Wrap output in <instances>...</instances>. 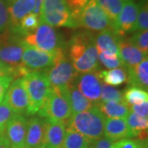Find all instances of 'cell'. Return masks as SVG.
<instances>
[{"label": "cell", "mask_w": 148, "mask_h": 148, "mask_svg": "<svg viewBox=\"0 0 148 148\" xmlns=\"http://www.w3.org/2000/svg\"><path fill=\"white\" fill-rule=\"evenodd\" d=\"M66 48L69 50L68 58L77 73L98 72V51L95 45V36L90 31L75 32Z\"/></svg>", "instance_id": "6da1fadb"}, {"label": "cell", "mask_w": 148, "mask_h": 148, "mask_svg": "<svg viewBox=\"0 0 148 148\" xmlns=\"http://www.w3.org/2000/svg\"><path fill=\"white\" fill-rule=\"evenodd\" d=\"M105 121L106 117L94 105L87 110L72 114L66 122V125L67 127L80 133L92 143L104 137Z\"/></svg>", "instance_id": "7a4b0ae2"}, {"label": "cell", "mask_w": 148, "mask_h": 148, "mask_svg": "<svg viewBox=\"0 0 148 148\" xmlns=\"http://www.w3.org/2000/svg\"><path fill=\"white\" fill-rule=\"evenodd\" d=\"M27 45L49 53L64 51L67 46L62 36L54 27L40 22L36 29L23 38Z\"/></svg>", "instance_id": "3957f363"}, {"label": "cell", "mask_w": 148, "mask_h": 148, "mask_svg": "<svg viewBox=\"0 0 148 148\" xmlns=\"http://www.w3.org/2000/svg\"><path fill=\"white\" fill-rule=\"evenodd\" d=\"M22 77L29 101V116H33L44 106L50 86L44 72H32Z\"/></svg>", "instance_id": "277c9868"}, {"label": "cell", "mask_w": 148, "mask_h": 148, "mask_svg": "<svg viewBox=\"0 0 148 148\" xmlns=\"http://www.w3.org/2000/svg\"><path fill=\"white\" fill-rule=\"evenodd\" d=\"M40 20L53 27L77 28L72 10L66 0H45L40 9Z\"/></svg>", "instance_id": "5b68a950"}, {"label": "cell", "mask_w": 148, "mask_h": 148, "mask_svg": "<svg viewBox=\"0 0 148 148\" xmlns=\"http://www.w3.org/2000/svg\"><path fill=\"white\" fill-rule=\"evenodd\" d=\"M73 19L77 27H83L90 32L113 30V22L95 0H89Z\"/></svg>", "instance_id": "8992f818"}, {"label": "cell", "mask_w": 148, "mask_h": 148, "mask_svg": "<svg viewBox=\"0 0 148 148\" xmlns=\"http://www.w3.org/2000/svg\"><path fill=\"white\" fill-rule=\"evenodd\" d=\"M47 77L50 88L62 90L73 84L78 73L74 69L71 61L63 51L49 68L43 71Z\"/></svg>", "instance_id": "52a82bcc"}, {"label": "cell", "mask_w": 148, "mask_h": 148, "mask_svg": "<svg viewBox=\"0 0 148 148\" xmlns=\"http://www.w3.org/2000/svg\"><path fill=\"white\" fill-rule=\"evenodd\" d=\"M65 89L50 88L44 106L37 113L38 115L53 121L68 120L72 115V110L66 96Z\"/></svg>", "instance_id": "ba28073f"}, {"label": "cell", "mask_w": 148, "mask_h": 148, "mask_svg": "<svg viewBox=\"0 0 148 148\" xmlns=\"http://www.w3.org/2000/svg\"><path fill=\"white\" fill-rule=\"evenodd\" d=\"M61 52L63 51L49 53L31 46L26 43L21 58V68L26 74L32 72H43L53 65Z\"/></svg>", "instance_id": "9c48e42d"}, {"label": "cell", "mask_w": 148, "mask_h": 148, "mask_svg": "<svg viewBox=\"0 0 148 148\" xmlns=\"http://www.w3.org/2000/svg\"><path fill=\"white\" fill-rule=\"evenodd\" d=\"M26 42L20 36L4 34L0 37V60L16 70L21 67Z\"/></svg>", "instance_id": "30bf717a"}, {"label": "cell", "mask_w": 148, "mask_h": 148, "mask_svg": "<svg viewBox=\"0 0 148 148\" xmlns=\"http://www.w3.org/2000/svg\"><path fill=\"white\" fill-rule=\"evenodd\" d=\"M3 100L14 113L29 116V101L22 77L13 80Z\"/></svg>", "instance_id": "8fae6325"}, {"label": "cell", "mask_w": 148, "mask_h": 148, "mask_svg": "<svg viewBox=\"0 0 148 148\" xmlns=\"http://www.w3.org/2000/svg\"><path fill=\"white\" fill-rule=\"evenodd\" d=\"M138 18V4L133 0H128L122 8L113 25V31L119 37L130 32H136Z\"/></svg>", "instance_id": "7c38bea8"}, {"label": "cell", "mask_w": 148, "mask_h": 148, "mask_svg": "<svg viewBox=\"0 0 148 148\" xmlns=\"http://www.w3.org/2000/svg\"><path fill=\"white\" fill-rule=\"evenodd\" d=\"M74 84L91 103L97 104L101 101L102 83L98 76V72L80 74L77 77Z\"/></svg>", "instance_id": "4fadbf2b"}, {"label": "cell", "mask_w": 148, "mask_h": 148, "mask_svg": "<svg viewBox=\"0 0 148 148\" xmlns=\"http://www.w3.org/2000/svg\"><path fill=\"white\" fill-rule=\"evenodd\" d=\"M27 118L20 114H15L6 125L3 139L10 147L25 144L27 127Z\"/></svg>", "instance_id": "5bb4252c"}, {"label": "cell", "mask_w": 148, "mask_h": 148, "mask_svg": "<svg viewBox=\"0 0 148 148\" xmlns=\"http://www.w3.org/2000/svg\"><path fill=\"white\" fill-rule=\"evenodd\" d=\"M66 128V121H53L44 119L43 146L47 148H61Z\"/></svg>", "instance_id": "9a60e30c"}, {"label": "cell", "mask_w": 148, "mask_h": 148, "mask_svg": "<svg viewBox=\"0 0 148 148\" xmlns=\"http://www.w3.org/2000/svg\"><path fill=\"white\" fill-rule=\"evenodd\" d=\"M8 12L9 16L8 29L9 32L16 29L21 19L27 14L33 12L36 1L35 0H7Z\"/></svg>", "instance_id": "2e32d148"}, {"label": "cell", "mask_w": 148, "mask_h": 148, "mask_svg": "<svg viewBox=\"0 0 148 148\" xmlns=\"http://www.w3.org/2000/svg\"><path fill=\"white\" fill-rule=\"evenodd\" d=\"M119 57L121 60L122 65L130 69L147 58V53L140 51L128 39L121 37L119 40Z\"/></svg>", "instance_id": "e0dca14e"}, {"label": "cell", "mask_w": 148, "mask_h": 148, "mask_svg": "<svg viewBox=\"0 0 148 148\" xmlns=\"http://www.w3.org/2000/svg\"><path fill=\"white\" fill-rule=\"evenodd\" d=\"M104 136L112 142L123 138H133L125 118L108 119L106 118L104 125Z\"/></svg>", "instance_id": "ac0fdd59"}, {"label": "cell", "mask_w": 148, "mask_h": 148, "mask_svg": "<svg viewBox=\"0 0 148 148\" xmlns=\"http://www.w3.org/2000/svg\"><path fill=\"white\" fill-rule=\"evenodd\" d=\"M120 38L112 29L105 30L97 34L95 36V45L98 53L119 55V40Z\"/></svg>", "instance_id": "d6986e66"}, {"label": "cell", "mask_w": 148, "mask_h": 148, "mask_svg": "<svg viewBox=\"0 0 148 148\" xmlns=\"http://www.w3.org/2000/svg\"><path fill=\"white\" fill-rule=\"evenodd\" d=\"M44 136V119L32 116L27 121L25 145L27 148H36L42 145Z\"/></svg>", "instance_id": "ffe728a7"}, {"label": "cell", "mask_w": 148, "mask_h": 148, "mask_svg": "<svg viewBox=\"0 0 148 148\" xmlns=\"http://www.w3.org/2000/svg\"><path fill=\"white\" fill-rule=\"evenodd\" d=\"M127 84L130 86H138L147 90L148 89V59L146 58L140 64L127 69Z\"/></svg>", "instance_id": "44dd1931"}, {"label": "cell", "mask_w": 148, "mask_h": 148, "mask_svg": "<svg viewBox=\"0 0 148 148\" xmlns=\"http://www.w3.org/2000/svg\"><path fill=\"white\" fill-rule=\"evenodd\" d=\"M67 99L71 107L72 114H77L87 110L94 106L87 98L81 93L75 84H72L65 89Z\"/></svg>", "instance_id": "7402d4cb"}, {"label": "cell", "mask_w": 148, "mask_h": 148, "mask_svg": "<svg viewBox=\"0 0 148 148\" xmlns=\"http://www.w3.org/2000/svg\"><path fill=\"white\" fill-rule=\"evenodd\" d=\"M95 106L98 107L104 116L108 119L126 118L130 112L128 106L124 102L117 101H100Z\"/></svg>", "instance_id": "603a6c76"}, {"label": "cell", "mask_w": 148, "mask_h": 148, "mask_svg": "<svg viewBox=\"0 0 148 148\" xmlns=\"http://www.w3.org/2000/svg\"><path fill=\"white\" fill-rule=\"evenodd\" d=\"M125 119L127 126L132 132V137L138 138L139 140H147L148 128L147 118H142L132 112H129Z\"/></svg>", "instance_id": "cb8c5ba5"}, {"label": "cell", "mask_w": 148, "mask_h": 148, "mask_svg": "<svg viewBox=\"0 0 148 148\" xmlns=\"http://www.w3.org/2000/svg\"><path fill=\"white\" fill-rule=\"evenodd\" d=\"M98 76L104 84L118 86L127 82V72L123 68H116L98 72Z\"/></svg>", "instance_id": "d4e9b609"}, {"label": "cell", "mask_w": 148, "mask_h": 148, "mask_svg": "<svg viewBox=\"0 0 148 148\" xmlns=\"http://www.w3.org/2000/svg\"><path fill=\"white\" fill-rule=\"evenodd\" d=\"M40 16L31 12L24 16L20 21L16 29L10 33L20 36H26L27 35L34 32L40 25Z\"/></svg>", "instance_id": "484cf974"}, {"label": "cell", "mask_w": 148, "mask_h": 148, "mask_svg": "<svg viewBox=\"0 0 148 148\" xmlns=\"http://www.w3.org/2000/svg\"><path fill=\"white\" fill-rule=\"evenodd\" d=\"M90 144V141L82 135L72 128L67 127L61 148H89Z\"/></svg>", "instance_id": "4316f807"}, {"label": "cell", "mask_w": 148, "mask_h": 148, "mask_svg": "<svg viewBox=\"0 0 148 148\" xmlns=\"http://www.w3.org/2000/svg\"><path fill=\"white\" fill-rule=\"evenodd\" d=\"M102 10L106 12L114 25L118 16L121 12L122 8L128 0H95Z\"/></svg>", "instance_id": "83f0119b"}, {"label": "cell", "mask_w": 148, "mask_h": 148, "mask_svg": "<svg viewBox=\"0 0 148 148\" xmlns=\"http://www.w3.org/2000/svg\"><path fill=\"white\" fill-rule=\"evenodd\" d=\"M123 102L127 106L142 104L148 101L147 90L138 86H129L123 94Z\"/></svg>", "instance_id": "f1b7e54d"}, {"label": "cell", "mask_w": 148, "mask_h": 148, "mask_svg": "<svg viewBox=\"0 0 148 148\" xmlns=\"http://www.w3.org/2000/svg\"><path fill=\"white\" fill-rule=\"evenodd\" d=\"M148 3L147 0H139L138 4V18L136 25L137 31H147Z\"/></svg>", "instance_id": "f546056e"}, {"label": "cell", "mask_w": 148, "mask_h": 148, "mask_svg": "<svg viewBox=\"0 0 148 148\" xmlns=\"http://www.w3.org/2000/svg\"><path fill=\"white\" fill-rule=\"evenodd\" d=\"M101 101H117L123 102V93L114 86L109 85L101 84Z\"/></svg>", "instance_id": "4dcf8cb0"}, {"label": "cell", "mask_w": 148, "mask_h": 148, "mask_svg": "<svg viewBox=\"0 0 148 148\" xmlns=\"http://www.w3.org/2000/svg\"><path fill=\"white\" fill-rule=\"evenodd\" d=\"M15 114L16 113L13 112V110L8 106L4 100L0 103V138L1 139H3V133H4L6 125Z\"/></svg>", "instance_id": "1f68e13d"}, {"label": "cell", "mask_w": 148, "mask_h": 148, "mask_svg": "<svg viewBox=\"0 0 148 148\" xmlns=\"http://www.w3.org/2000/svg\"><path fill=\"white\" fill-rule=\"evenodd\" d=\"M136 48L143 53H148V32L137 31L134 32L131 38L128 39Z\"/></svg>", "instance_id": "d6a6232c"}, {"label": "cell", "mask_w": 148, "mask_h": 148, "mask_svg": "<svg viewBox=\"0 0 148 148\" xmlns=\"http://www.w3.org/2000/svg\"><path fill=\"white\" fill-rule=\"evenodd\" d=\"M112 148H147V140L123 138L113 143Z\"/></svg>", "instance_id": "836d02e7"}, {"label": "cell", "mask_w": 148, "mask_h": 148, "mask_svg": "<svg viewBox=\"0 0 148 148\" xmlns=\"http://www.w3.org/2000/svg\"><path fill=\"white\" fill-rule=\"evenodd\" d=\"M98 59L101 64L108 69L119 68L122 65V62L119 55H111L104 53H98Z\"/></svg>", "instance_id": "e575fe53"}, {"label": "cell", "mask_w": 148, "mask_h": 148, "mask_svg": "<svg viewBox=\"0 0 148 148\" xmlns=\"http://www.w3.org/2000/svg\"><path fill=\"white\" fill-rule=\"evenodd\" d=\"M8 12L5 0H0V35L4 33L8 27Z\"/></svg>", "instance_id": "d590c367"}, {"label": "cell", "mask_w": 148, "mask_h": 148, "mask_svg": "<svg viewBox=\"0 0 148 148\" xmlns=\"http://www.w3.org/2000/svg\"><path fill=\"white\" fill-rule=\"evenodd\" d=\"M15 78L16 77L13 75H6L0 77V103L3 101L7 90Z\"/></svg>", "instance_id": "8d00e7d4"}, {"label": "cell", "mask_w": 148, "mask_h": 148, "mask_svg": "<svg viewBox=\"0 0 148 148\" xmlns=\"http://www.w3.org/2000/svg\"><path fill=\"white\" fill-rule=\"evenodd\" d=\"M129 111L138 114V116L142 118L148 117V101L143 102L142 104L135 105V106H128Z\"/></svg>", "instance_id": "74e56055"}, {"label": "cell", "mask_w": 148, "mask_h": 148, "mask_svg": "<svg viewBox=\"0 0 148 148\" xmlns=\"http://www.w3.org/2000/svg\"><path fill=\"white\" fill-rule=\"evenodd\" d=\"M73 12V16L77 15L82 10L89 0H66Z\"/></svg>", "instance_id": "f35d334b"}, {"label": "cell", "mask_w": 148, "mask_h": 148, "mask_svg": "<svg viewBox=\"0 0 148 148\" xmlns=\"http://www.w3.org/2000/svg\"><path fill=\"white\" fill-rule=\"evenodd\" d=\"M113 142L109 140L106 137H102L91 143L90 145V148H112Z\"/></svg>", "instance_id": "ab89813d"}, {"label": "cell", "mask_w": 148, "mask_h": 148, "mask_svg": "<svg viewBox=\"0 0 148 148\" xmlns=\"http://www.w3.org/2000/svg\"><path fill=\"white\" fill-rule=\"evenodd\" d=\"M6 75H13L16 78V70L0 60V77Z\"/></svg>", "instance_id": "60d3db41"}, {"label": "cell", "mask_w": 148, "mask_h": 148, "mask_svg": "<svg viewBox=\"0 0 148 148\" xmlns=\"http://www.w3.org/2000/svg\"><path fill=\"white\" fill-rule=\"evenodd\" d=\"M36 1V6H35V8L33 10V13L36 14V15H38L40 16V9H41V6H42L43 2L45 0H35Z\"/></svg>", "instance_id": "b9f144b4"}, {"label": "cell", "mask_w": 148, "mask_h": 148, "mask_svg": "<svg viewBox=\"0 0 148 148\" xmlns=\"http://www.w3.org/2000/svg\"><path fill=\"white\" fill-rule=\"evenodd\" d=\"M0 148H10V146L5 140L0 138Z\"/></svg>", "instance_id": "7bdbcfd3"}, {"label": "cell", "mask_w": 148, "mask_h": 148, "mask_svg": "<svg viewBox=\"0 0 148 148\" xmlns=\"http://www.w3.org/2000/svg\"><path fill=\"white\" fill-rule=\"evenodd\" d=\"M10 148H27L26 147L25 144L23 145H18V146H12V147H10Z\"/></svg>", "instance_id": "ee69618b"}, {"label": "cell", "mask_w": 148, "mask_h": 148, "mask_svg": "<svg viewBox=\"0 0 148 148\" xmlns=\"http://www.w3.org/2000/svg\"><path fill=\"white\" fill-rule=\"evenodd\" d=\"M36 148H47L46 147H45V146H43V145H40V146H39V147H37Z\"/></svg>", "instance_id": "f6af8a7d"}, {"label": "cell", "mask_w": 148, "mask_h": 148, "mask_svg": "<svg viewBox=\"0 0 148 148\" xmlns=\"http://www.w3.org/2000/svg\"><path fill=\"white\" fill-rule=\"evenodd\" d=\"M89 148H90V147H89Z\"/></svg>", "instance_id": "bcb514c9"}]
</instances>
